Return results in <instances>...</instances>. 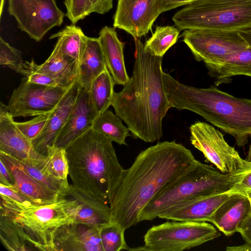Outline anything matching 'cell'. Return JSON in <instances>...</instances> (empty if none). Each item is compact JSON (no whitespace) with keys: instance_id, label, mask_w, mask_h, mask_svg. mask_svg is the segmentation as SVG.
<instances>
[{"instance_id":"9c48e42d","label":"cell","mask_w":251,"mask_h":251,"mask_svg":"<svg viewBox=\"0 0 251 251\" xmlns=\"http://www.w3.org/2000/svg\"><path fill=\"white\" fill-rule=\"evenodd\" d=\"M182 35L195 58L205 65L219 64L228 54L249 47L238 30L189 29Z\"/></svg>"},{"instance_id":"bcb514c9","label":"cell","mask_w":251,"mask_h":251,"mask_svg":"<svg viewBox=\"0 0 251 251\" xmlns=\"http://www.w3.org/2000/svg\"><path fill=\"white\" fill-rule=\"evenodd\" d=\"M245 160L248 162H251V144L250 146L248 155L247 156V157L245 159Z\"/></svg>"},{"instance_id":"8fae6325","label":"cell","mask_w":251,"mask_h":251,"mask_svg":"<svg viewBox=\"0 0 251 251\" xmlns=\"http://www.w3.org/2000/svg\"><path fill=\"white\" fill-rule=\"evenodd\" d=\"M8 11L18 27L37 42L60 26L65 16L55 0H8Z\"/></svg>"},{"instance_id":"ba28073f","label":"cell","mask_w":251,"mask_h":251,"mask_svg":"<svg viewBox=\"0 0 251 251\" xmlns=\"http://www.w3.org/2000/svg\"><path fill=\"white\" fill-rule=\"evenodd\" d=\"M220 235V232L206 222H166L148 229L144 236V245L130 248V251H182Z\"/></svg>"},{"instance_id":"f35d334b","label":"cell","mask_w":251,"mask_h":251,"mask_svg":"<svg viewBox=\"0 0 251 251\" xmlns=\"http://www.w3.org/2000/svg\"><path fill=\"white\" fill-rule=\"evenodd\" d=\"M0 194L25 205L35 204L32 201L23 195L14 187L0 184Z\"/></svg>"},{"instance_id":"52a82bcc","label":"cell","mask_w":251,"mask_h":251,"mask_svg":"<svg viewBox=\"0 0 251 251\" xmlns=\"http://www.w3.org/2000/svg\"><path fill=\"white\" fill-rule=\"evenodd\" d=\"M178 29L238 30L251 26V0H196L176 12Z\"/></svg>"},{"instance_id":"60d3db41","label":"cell","mask_w":251,"mask_h":251,"mask_svg":"<svg viewBox=\"0 0 251 251\" xmlns=\"http://www.w3.org/2000/svg\"><path fill=\"white\" fill-rule=\"evenodd\" d=\"M0 184L8 186H12L14 185V180L11 172L0 160Z\"/></svg>"},{"instance_id":"603a6c76","label":"cell","mask_w":251,"mask_h":251,"mask_svg":"<svg viewBox=\"0 0 251 251\" xmlns=\"http://www.w3.org/2000/svg\"><path fill=\"white\" fill-rule=\"evenodd\" d=\"M68 196L75 200L80 205L74 222L102 227L110 222L109 204L78 190L73 184H70Z\"/></svg>"},{"instance_id":"7402d4cb","label":"cell","mask_w":251,"mask_h":251,"mask_svg":"<svg viewBox=\"0 0 251 251\" xmlns=\"http://www.w3.org/2000/svg\"><path fill=\"white\" fill-rule=\"evenodd\" d=\"M27 69L46 74L52 77L60 87L69 89L78 78V63L61 54L54 48L48 58L42 64H37L33 60L25 61Z\"/></svg>"},{"instance_id":"4316f807","label":"cell","mask_w":251,"mask_h":251,"mask_svg":"<svg viewBox=\"0 0 251 251\" xmlns=\"http://www.w3.org/2000/svg\"><path fill=\"white\" fill-rule=\"evenodd\" d=\"M87 37L79 27L72 24L52 34L50 39L57 38L54 48L62 55L79 63L85 48Z\"/></svg>"},{"instance_id":"74e56055","label":"cell","mask_w":251,"mask_h":251,"mask_svg":"<svg viewBox=\"0 0 251 251\" xmlns=\"http://www.w3.org/2000/svg\"><path fill=\"white\" fill-rule=\"evenodd\" d=\"M113 8V0H87L86 15L92 13L104 14Z\"/></svg>"},{"instance_id":"d6986e66","label":"cell","mask_w":251,"mask_h":251,"mask_svg":"<svg viewBox=\"0 0 251 251\" xmlns=\"http://www.w3.org/2000/svg\"><path fill=\"white\" fill-rule=\"evenodd\" d=\"M251 216V203L245 193H236L223 202L210 217L209 222L226 236L238 230L242 223Z\"/></svg>"},{"instance_id":"ee69618b","label":"cell","mask_w":251,"mask_h":251,"mask_svg":"<svg viewBox=\"0 0 251 251\" xmlns=\"http://www.w3.org/2000/svg\"><path fill=\"white\" fill-rule=\"evenodd\" d=\"M241 36L247 43L249 47L251 48V26L239 30Z\"/></svg>"},{"instance_id":"d4e9b609","label":"cell","mask_w":251,"mask_h":251,"mask_svg":"<svg viewBox=\"0 0 251 251\" xmlns=\"http://www.w3.org/2000/svg\"><path fill=\"white\" fill-rule=\"evenodd\" d=\"M205 66L209 75L215 78L217 86L229 82L234 75L251 77V48L233 52L219 64Z\"/></svg>"},{"instance_id":"8992f818","label":"cell","mask_w":251,"mask_h":251,"mask_svg":"<svg viewBox=\"0 0 251 251\" xmlns=\"http://www.w3.org/2000/svg\"><path fill=\"white\" fill-rule=\"evenodd\" d=\"M0 197V208L9 213L22 226L30 247L39 251H54V232L61 226L73 222L80 206L69 196L50 204L29 205L1 195Z\"/></svg>"},{"instance_id":"f6af8a7d","label":"cell","mask_w":251,"mask_h":251,"mask_svg":"<svg viewBox=\"0 0 251 251\" xmlns=\"http://www.w3.org/2000/svg\"><path fill=\"white\" fill-rule=\"evenodd\" d=\"M227 251H251V245L245 242L243 245L237 246H228L226 248Z\"/></svg>"},{"instance_id":"30bf717a","label":"cell","mask_w":251,"mask_h":251,"mask_svg":"<svg viewBox=\"0 0 251 251\" xmlns=\"http://www.w3.org/2000/svg\"><path fill=\"white\" fill-rule=\"evenodd\" d=\"M192 145L204 155L207 162L222 173L233 174L251 165L226 141L222 132L211 125L198 121L190 127Z\"/></svg>"},{"instance_id":"8d00e7d4","label":"cell","mask_w":251,"mask_h":251,"mask_svg":"<svg viewBox=\"0 0 251 251\" xmlns=\"http://www.w3.org/2000/svg\"><path fill=\"white\" fill-rule=\"evenodd\" d=\"M27 70V73L22 80L42 85L59 86L56 80L50 75L39 71Z\"/></svg>"},{"instance_id":"7c38bea8","label":"cell","mask_w":251,"mask_h":251,"mask_svg":"<svg viewBox=\"0 0 251 251\" xmlns=\"http://www.w3.org/2000/svg\"><path fill=\"white\" fill-rule=\"evenodd\" d=\"M70 88L42 85L22 80L13 91L7 108L14 118L36 116L51 112Z\"/></svg>"},{"instance_id":"cb8c5ba5","label":"cell","mask_w":251,"mask_h":251,"mask_svg":"<svg viewBox=\"0 0 251 251\" xmlns=\"http://www.w3.org/2000/svg\"><path fill=\"white\" fill-rule=\"evenodd\" d=\"M107 70L99 38L87 37L85 48L78 63V81L89 91L93 81Z\"/></svg>"},{"instance_id":"484cf974","label":"cell","mask_w":251,"mask_h":251,"mask_svg":"<svg viewBox=\"0 0 251 251\" xmlns=\"http://www.w3.org/2000/svg\"><path fill=\"white\" fill-rule=\"evenodd\" d=\"M6 154L11 161L20 166L39 182L59 193L62 197L68 196L70 188L68 180L58 179L52 175L47 156L41 158L19 160Z\"/></svg>"},{"instance_id":"d590c367","label":"cell","mask_w":251,"mask_h":251,"mask_svg":"<svg viewBox=\"0 0 251 251\" xmlns=\"http://www.w3.org/2000/svg\"><path fill=\"white\" fill-rule=\"evenodd\" d=\"M87 0H64L66 9V16L72 24L75 25L79 21L87 17L86 5Z\"/></svg>"},{"instance_id":"836d02e7","label":"cell","mask_w":251,"mask_h":251,"mask_svg":"<svg viewBox=\"0 0 251 251\" xmlns=\"http://www.w3.org/2000/svg\"><path fill=\"white\" fill-rule=\"evenodd\" d=\"M52 175L60 180H67L69 176V164L65 149L53 147L47 156Z\"/></svg>"},{"instance_id":"ab89813d","label":"cell","mask_w":251,"mask_h":251,"mask_svg":"<svg viewBox=\"0 0 251 251\" xmlns=\"http://www.w3.org/2000/svg\"><path fill=\"white\" fill-rule=\"evenodd\" d=\"M235 188L239 192L246 193L251 189V166L246 170L241 180L236 185Z\"/></svg>"},{"instance_id":"277c9868","label":"cell","mask_w":251,"mask_h":251,"mask_svg":"<svg viewBox=\"0 0 251 251\" xmlns=\"http://www.w3.org/2000/svg\"><path fill=\"white\" fill-rule=\"evenodd\" d=\"M112 142L91 127L65 148L72 184L109 205L126 170Z\"/></svg>"},{"instance_id":"e575fe53","label":"cell","mask_w":251,"mask_h":251,"mask_svg":"<svg viewBox=\"0 0 251 251\" xmlns=\"http://www.w3.org/2000/svg\"><path fill=\"white\" fill-rule=\"evenodd\" d=\"M52 112L36 116L24 122H16L22 132L31 141L36 138L46 126Z\"/></svg>"},{"instance_id":"9a60e30c","label":"cell","mask_w":251,"mask_h":251,"mask_svg":"<svg viewBox=\"0 0 251 251\" xmlns=\"http://www.w3.org/2000/svg\"><path fill=\"white\" fill-rule=\"evenodd\" d=\"M81 89L77 80L52 111L41 133L31 140L33 149L38 154L47 156L50 150L54 147L56 139L66 123Z\"/></svg>"},{"instance_id":"6da1fadb","label":"cell","mask_w":251,"mask_h":251,"mask_svg":"<svg viewBox=\"0 0 251 251\" xmlns=\"http://www.w3.org/2000/svg\"><path fill=\"white\" fill-rule=\"evenodd\" d=\"M198 161L190 150L175 141L158 142L141 151L125 170L109 204L110 222L125 231L136 225L150 201Z\"/></svg>"},{"instance_id":"b9f144b4","label":"cell","mask_w":251,"mask_h":251,"mask_svg":"<svg viewBox=\"0 0 251 251\" xmlns=\"http://www.w3.org/2000/svg\"><path fill=\"white\" fill-rule=\"evenodd\" d=\"M196 0H161L162 12H164L177 7L186 5Z\"/></svg>"},{"instance_id":"2e32d148","label":"cell","mask_w":251,"mask_h":251,"mask_svg":"<svg viewBox=\"0 0 251 251\" xmlns=\"http://www.w3.org/2000/svg\"><path fill=\"white\" fill-rule=\"evenodd\" d=\"M98 116L89 91L82 89L66 123L56 139L54 147L65 149L92 127Z\"/></svg>"},{"instance_id":"f546056e","label":"cell","mask_w":251,"mask_h":251,"mask_svg":"<svg viewBox=\"0 0 251 251\" xmlns=\"http://www.w3.org/2000/svg\"><path fill=\"white\" fill-rule=\"evenodd\" d=\"M92 128L121 145H126V139L130 130L124 126L122 120L112 111L107 109L95 120Z\"/></svg>"},{"instance_id":"7bdbcfd3","label":"cell","mask_w":251,"mask_h":251,"mask_svg":"<svg viewBox=\"0 0 251 251\" xmlns=\"http://www.w3.org/2000/svg\"><path fill=\"white\" fill-rule=\"evenodd\" d=\"M238 232L245 242L251 245V216L242 223Z\"/></svg>"},{"instance_id":"7a4b0ae2","label":"cell","mask_w":251,"mask_h":251,"mask_svg":"<svg viewBox=\"0 0 251 251\" xmlns=\"http://www.w3.org/2000/svg\"><path fill=\"white\" fill-rule=\"evenodd\" d=\"M135 41L132 74L114 93L111 105L134 138L152 143L161 138L163 119L172 106L163 84V57L146 51L139 39Z\"/></svg>"},{"instance_id":"ac0fdd59","label":"cell","mask_w":251,"mask_h":251,"mask_svg":"<svg viewBox=\"0 0 251 251\" xmlns=\"http://www.w3.org/2000/svg\"><path fill=\"white\" fill-rule=\"evenodd\" d=\"M236 193L241 192L235 188L226 192L188 201L169 209L158 218L176 221L208 222L216 209Z\"/></svg>"},{"instance_id":"4dcf8cb0","label":"cell","mask_w":251,"mask_h":251,"mask_svg":"<svg viewBox=\"0 0 251 251\" xmlns=\"http://www.w3.org/2000/svg\"><path fill=\"white\" fill-rule=\"evenodd\" d=\"M180 30L174 26H158L151 37L144 44L145 50L152 55L163 57L176 42Z\"/></svg>"},{"instance_id":"3957f363","label":"cell","mask_w":251,"mask_h":251,"mask_svg":"<svg viewBox=\"0 0 251 251\" xmlns=\"http://www.w3.org/2000/svg\"><path fill=\"white\" fill-rule=\"evenodd\" d=\"M163 81L172 107L199 114L233 136L239 147L247 144L251 136V100L236 98L214 86L187 85L164 72Z\"/></svg>"},{"instance_id":"44dd1931","label":"cell","mask_w":251,"mask_h":251,"mask_svg":"<svg viewBox=\"0 0 251 251\" xmlns=\"http://www.w3.org/2000/svg\"><path fill=\"white\" fill-rule=\"evenodd\" d=\"M99 34L107 70L115 84L124 85L130 78L125 66L124 43L118 38L115 28L104 26Z\"/></svg>"},{"instance_id":"1f68e13d","label":"cell","mask_w":251,"mask_h":251,"mask_svg":"<svg viewBox=\"0 0 251 251\" xmlns=\"http://www.w3.org/2000/svg\"><path fill=\"white\" fill-rule=\"evenodd\" d=\"M125 231L119 224L112 222L101 227L100 234L103 251H130L125 241Z\"/></svg>"},{"instance_id":"5b68a950","label":"cell","mask_w":251,"mask_h":251,"mask_svg":"<svg viewBox=\"0 0 251 251\" xmlns=\"http://www.w3.org/2000/svg\"><path fill=\"white\" fill-rule=\"evenodd\" d=\"M246 168L230 174L199 161L161 190L140 213L139 222L152 221L169 209L196 198L234 189Z\"/></svg>"},{"instance_id":"ffe728a7","label":"cell","mask_w":251,"mask_h":251,"mask_svg":"<svg viewBox=\"0 0 251 251\" xmlns=\"http://www.w3.org/2000/svg\"><path fill=\"white\" fill-rule=\"evenodd\" d=\"M0 160L11 172L14 180L13 186L35 204L53 203L62 197L39 182L29 175L20 166L11 161L6 154L0 151Z\"/></svg>"},{"instance_id":"d6a6232c","label":"cell","mask_w":251,"mask_h":251,"mask_svg":"<svg viewBox=\"0 0 251 251\" xmlns=\"http://www.w3.org/2000/svg\"><path fill=\"white\" fill-rule=\"evenodd\" d=\"M0 64L8 67L17 73L25 76L27 70L22 58V52L0 38Z\"/></svg>"},{"instance_id":"5bb4252c","label":"cell","mask_w":251,"mask_h":251,"mask_svg":"<svg viewBox=\"0 0 251 251\" xmlns=\"http://www.w3.org/2000/svg\"><path fill=\"white\" fill-rule=\"evenodd\" d=\"M101 227L71 222L59 226L54 232V251H103Z\"/></svg>"},{"instance_id":"4fadbf2b","label":"cell","mask_w":251,"mask_h":251,"mask_svg":"<svg viewBox=\"0 0 251 251\" xmlns=\"http://www.w3.org/2000/svg\"><path fill=\"white\" fill-rule=\"evenodd\" d=\"M162 13L161 0H118L113 26L138 39L149 32Z\"/></svg>"},{"instance_id":"e0dca14e","label":"cell","mask_w":251,"mask_h":251,"mask_svg":"<svg viewBox=\"0 0 251 251\" xmlns=\"http://www.w3.org/2000/svg\"><path fill=\"white\" fill-rule=\"evenodd\" d=\"M0 151L19 160L46 156L33 150L31 141L18 128L7 105H0Z\"/></svg>"},{"instance_id":"83f0119b","label":"cell","mask_w":251,"mask_h":251,"mask_svg":"<svg viewBox=\"0 0 251 251\" xmlns=\"http://www.w3.org/2000/svg\"><path fill=\"white\" fill-rule=\"evenodd\" d=\"M0 239L3 246L8 251L32 250L22 226L9 213L0 208Z\"/></svg>"},{"instance_id":"f1b7e54d","label":"cell","mask_w":251,"mask_h":251,"mask_svg":"<svg viewBox=\"0 0 251 251\" xmlns=\"http://www.w3.org/2000/svg\"><path fill=\"white\" fill-rule=\"evenodd\" d=\"M115 82L107 70L92 82L89 91L94 108L99 116L111 105Z\"/></svg>"},{"instance_id":"7dc6e473","label":"cell","mask_w":251,"mask_h":251,"mask_svg":"<svg viewBox=\"0 0 251 251\" xmlns=\"http://www.w3.org/2000/svg\"><path fill=\"white\" fill-rule=\"evenodd\" d=\"M246 195L250 200L251 203V189L249 190L246 192Z\"/></svg>"}]
</instances>
